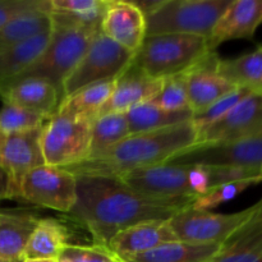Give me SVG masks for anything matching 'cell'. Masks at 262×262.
<instances>
[{"label":"cell","instance_id":"33","mask_svg":"<svg viewBox=\"0 0 262 262\" xmlns=\"http://www.w3.org/2000/svg\"><path fill=\"white\" fill-rule=\"evenodd\" d=\"M250 92L247 90L243 89H235L234 91L229 92L228 95L223 96L222 99H219L217 101H215L211 106L207 107L205 112H202L201 114L193 115V123L196 125L197 130H201L204 128L209 127L212 123L217 122L219 119H222L227 113H229L241 100Z\"/></svg>","mask_w":262,"mask_h":262},{"label":"cell","instance_id":"31","mask_svg":"<svg viewBox=\"0 0 262 262\" xmlns=\"http://www.w3.org/2000/svg\"><path fill=\"white\" fill-rule=\"evenodd\" d=\"M261 182L262 177H257V178L242 179V181L220 184V186L209 189L206 193L194 200V202L192 204V209L201 210V211H210L214 207H217L219 205L224 204V202L235 199L238 194L245 192L246 189H248L252 186H256V184L261 183Z\"/></svg>","mask_w":262,"mask_h":262},{"label":"cell","instance_id":"32","mask_svg":"<svg viewBox=\"0 0 262 262\" xmlns=\"http://www.w3.org/2000/svg\"><path fill=\"white\" fill-rule=\"evenodd\" d=\"M150 101L170 112L189 109L187 96V72L164 78L161 90Z\"/></svg>","mask_w":262,"mask_h":262},{"label":"cell","instance_id":"15","mask_svg":"<svg viewBox=\"0 0 262 262\" xmlns=\"http://www.w3.org/2000/svg\"><path fill=\"white\" fill-rule=\"evenodd\" d=\"M101 32L136 54L146 37V17L135 2L110 0L102 18Z\"/></svg>","mask_w":262,"mask_h":262},{"label":"cell","instance_id":"24","mask_svg":"<svg viewBox=\"0 0 262 262\" xmlns=\"http://www.w3.org/2000/svg\"><path fill=\"white\" fill-rule=\"evenodd\" d=\"M69 245V230L56 219L38 220L25 250V260H56Z\"/></svg>","mask_w":262,"mask_h":262},{"label":"cell","instance_id":"3","mask_svg":"<svg viewBox=\"0 0 262 262\" xmlns=\"http://www.w3.org/2000/svg\"><path fill=\"white\" fill-rule=\"evenodd\" d=\"M262 177L258 169L160 164L119 177L133 191L161 200H196L209 189L229 182Z\"/></svg>","mask_w":262,"mask_h":262},{"label":"cell","instance_id":"22","mask_svg":"<svg viewBox=\"0 0 262 262\" xmlns=\"http://www.w3.org/2000/svg\"><path fill=\"white\" fill-rule=\"evenodd\" d=\"M216 72L235 89L262 94V43L255 50L237 58H219Z\"/></svg>","mask_w":262,"mask_h":262},{"label":"cell","instance_id":"16","mask_svg":"<svg viewBox=\"0 0 262 262\" xmlns=\"http://www.w3.org/2000/svg\"><path fill=\"white\" fill-rule=\"evenodd\" d=\"M217 60L219 56L212 51L187 72L188 107L193 115L201 114L215 101L235 90L233 84L217 74Z\"/></svg>","mask_w":262,"mask_h":262},{"label":"cell","instance_id":"6","mask_svg":"<svg viewBox=\"0 0 262 262\" xmlns=\"http://www.w3.org/2000/svg\"><path fill=\"white\" fill-rule=\"evenodd\" d=\"M100 31L53 23L51 37L40 58L15 78L36 77L51 82L63 96V84ZM14 79V78H13Z\"/></svg>","mask_w":262,"mask_h":262},{"label":"cell","instance_id":"26","mask_svg":"<svg viewBox=\"0 0 262 262\" xmlns=\"http://www.w3.org/2000/svg\"><path fill=\"white\" fill-rule=\"evenodd\" d=\"M51 31L53 28L0 51V83L22 74L40 58L50 41Z\"/></svg>","mask_w":262,"mask_h":262},{"label":"cell","instance_id":"18","mask_svg":"<svg viewBox=\"0 0 262 262\" xmlns=\"http://www.w3.org/2000/svg\"><path fill=\"white\" fill-rule=\"evenodd\" d=\"M177 238L168 220L146 222L122 230L105 247L120 261L154 250L164 243L176 242Z\"/></svg>","mask_w":262,"mask_h":262},{"label":"cell","instance_id":"20","mask_svg":"<svg viewBox=\"0 0 262 262\" xmlns=\"http://www.w3.org/2000/svg\"><path fill=\"white\" fill-rule=\"evenodd\" d=\"M30 210H0V260H25V250L40 217Z\"/></svg>","mask_w":262,"mask_h":262},{"label":"cell","instance_id":"39","mask_svg":"<svg viewBox=\"0 0 262 262\" xmlns=\"http://www.w3.org/2000/svg\"><path fill=\"white\" fill-rule=\"evenodd\" d=\"M257 207H258V210H260V211H262V199L257 202Z\"/></svg>","mask_w":262,"mask_h":262},{"label":"cell","instance_id":"30","mask_svg":"<svg viewBox=\"0 0 262 262\" xmlns=\"http://www.w3.org/2000/svg\"><path fill=\"white\" fill-rule=\"evenodd\" d=\"M50 118L15 105L4 104L0 109V132L19 133L43 127Z\"/></svg>","mask_w":262,"mask_h":262},{"label":"cell","instance_id":"27","mask_svg":"<svg viewBox=\"0 0 262 262\" xmlns=\"http://www.w3.org/2000/svg\"><path fill=\"white\" fill-rule=\"evenodd\" d=\"M114 87L115 79L83 87L61 100L56 112L92 122L112 96Z\"/></svg>","mask_w":262,"mask_h":262},{"label":"cell","instance_id":"29","mask_svg":"<svg viewBox=\"0 0 262 262\" xmlns=\"http://www.w3.org/2000/svg\"><path fill=\"white\" fill-rule=\"evenodd\" d=\"M130 136L124 113H107L99 115L91 122L90 158L102 155ZM87 159V160H89Z\"/></svg>","mask_w":262,"mask_h":262},{"label":"cell","instance_id":"11","mask_svg":"<svg viewBox=\"0 0 262 262\" xmlns=\"http://www.w3.org/2000/svg\"><path fill=\"white\" fill-rule=\"evenodd\" d=\"M178 165L258 169L262 165V136L223 143L197 145L168 161Z\"/></svg>","mask_w":262,"mask_h":262},{"label":"cell","instance_id":"13","mask_svg":"<svg viewBox=\"0 0 262 262\" xmlns=\"http://www.w3.org/2000/svg\"><path fill=\"white\" fill-rule=\"evenodd\" d=\"M256 136H262V94L250 92L222 119L200 130L197 145L232 142Z\"/></svg>","mask_w":262,"mask_h":262},{"label":"cell","instance_id":"5","mask_svg":"<svg viewBox=\"0 0 262 262\" xmlns=\"http://www.w3.org/2000/svg\"><path fill=\"white\" fill-rule=\"evenodd\" d=\"M212 53L206 37L183 33L147 35L132 64L156 79L188 72Z\"/></svg>","mask_w":262,"mask_h":262},{"label":"cell","instance_id":"9","mask_svg":"<svg viewBox=\"0 0 262 262\" xmlns=\"http://www.w3.org/2000/svg\"><path fill=\"white\" fill-rule=\"evenodd\" d=\"M10 199L69 214L77 200V178L64 168L37 166L22 177Z\"/></svg>","mask_w":262,"mask_h":262},{"label":"cell","instance_id":"34","mask_svg":"<svg viewBox=\"0 0 262 262\" xmlns=\"http://www.w3.org/2000/svg\"><path fill=\"white\" fill-rule=\"evenodd\" d=\"M58 262H123L106 247L99 245H67L60 252Z\"/></svg>","mask_w":262,"mask_h":262},{"label":"cell","instance_id":"28","mask_svg":"<svg viewBox=\"0 0 262 262\" xmlns=\"http://www.w3.org/2000/svg\"><path fill=\"white\" fill-rule=\"evenodd\" d=\"M222 245H192L176 241L123 262H209L219 252Z\"/></svg>","mask_w":262,"mask_h":262},{"label":"cell","instance_id":"10","mask_svg":"<svg viewBox=\"0 0 262 262\" xmlns=\"http://www.w3.org/2000/svg\"><path fill=\"white\" fill-rule=\"evenodd\" d=\"M255 209L256 206L253 205L234 214H215L211 211L194 210L191 205L181 210L168 222L179 242L222 245L250 219Z\"/></svg>","mask_w":262,"mask_h":262},{"label":"cell","instance_id":"36","mask_svg":"<svg viewBox=\"0 0 262 262\" xmlns=\"http://www.w3.org/2000/svg\"><path fill=\"white\" fill-rule=\"evenodd\" d=\"M41 0H0V28L15 15L37 7Z\"/></svg>","mask_w":262,"mask_h":262},{"label":"cell","instance_id":"35","mask_svg":"<svg viewBox=\"0 0 262 262\" xmlns=\"http://www.w3.org/2000/svg\"><path fill=\"white\" fill-rule=\"evenodd\" d=\"M105 0H50L49 13L77 14L94 10L101 7Z\"/></svg>","mask_w":262,"mask_h":262},{"label":"cell","instance_id":"2","mask_svg":"<svg viewBox=\"0 0 262 262\" xmlns=\"http://www.w3.org/2000/svg\"><path fill=\"white\" fill-rule=\"evenodd\" d=\"M199 130L193 120L154 132L130 135L97 158L66 168L76 177H119L138 169L168 163L197 145Z\"/></svg>","mask_w":262,"mask_h":262},{"label":"cell","instance_id":"23","mask_svg":"<svg viewBox=\"0 0 262 262\" xmlns=\"http://www.w3.org/2000/svg\"><path fill=\"white\" fill-rule=\"evenodd\" d=\"M53 28L49 13V0H41L37 7L15 15L0 28V51L48 32Z\"/></svg>","mask_w":262,"mask_h":262},{"label":"cell","instance_id":"21","mask_svg":"<svg viewBox=\"0 0 262 262\" xmlns=\"http://www.w3.org/2000/svg\"><path fill=\"white\" fill-rule=\"evenodd\" d=\"M255 212L222 245L209 262H262V211Z\"/></svg>","mask_w":262,"mask_h":262},{"label":"cell","instance_id":"4","mask_svg":"<svg viewBox=\"0 0 262 262\" xmlns=\"http://www.w3.org/2000/svg\"><path fill=\"white\" fill-rule=\"evenodd\" d=\"M232 0L135 2L146 17V36L183 33L209 38Z\"/></svg>","mask_w":262,"mask_h":262},{"label":"cell","instance_id":"40","mask_svg":"<svg viewBox=\"0 0 262 262\" xmlns=\"http://www.w3.org/2000/svg\"><path fill=\"white\" fill-rule=\"evenodd\" d=\"M0 262H23V260H19V261H4V260H0Z\"/></svg>","mask_w":262,"mask_h":262},{"label":"cell","instance_id":"17","mask_svg":"<svg viewBox=\"0 0 262 262\" xmlns=\"http://www.w3.org/2000/svg\"><path fill=\"white\" fill-rule=\"evenodd\" d=\"M262 25V0H232L209 36L212 51L223 42L252 40Z\"/></svg>","mask_w":262,"mask_h":262},{"label":"cell","instance_id":"12","mask_svg":"<svg viewBox=\"0 0 262 262\" xmlns=\"http://www.w3.org/2000/svg\"><path fill=\"white\" fill-rule=\"evenodd\" d=\"M43 127L19 133L0 132V170L7 178L5 197L8 199L26 173L45 165L41 150Z\"/></svg>","mask_w":262,"mask_h":262},{"label":"cell","instance_id":"1","mask_svg":"<svg viewBox=\"0 0 262 262\" xmlns=\"http://www.w3.org/2000/svg\"><path fill=\"white\" fill-rule=\"evenodd\" d=\"M77 200L69 217L91 234L94 245L106 246L122 230L146 222L169 220L194 200H161L143 196L119 178L79 176Z\"/></svg>","mask_w":262,"mask_h":262},{"label":"cell","instance_id":"38","mask_svg":"<svg viewBox=\"0 0 262 262\" xmlns=\"http://www.w3.org/2000/svg\"><path fill=\"white\" fill-rule=\"evenodd\" d=\"M23 262H58L56 260H23Z\"/></svg>","mask_w":262,"mask_h":262},{"label":"cell","instance_id":"14","mask_svg":"<svg viewBox=\"0 0 262 262\" xmlns=\"http://www.w3.org/2000/svg\"><path fill=\"white\" fill-rule=\"evenodd\" d=\"M0 100L50 118L58 110L61 94L46 79L25 77L0 83Z\"/></svg>","mask_w":262,"mask_h":262},{"label":"cell","instance_id":"7","mask_svg":"<svg viewBox=\"0 0 262 262\" xmlns=\"http://www.w3.org/2000/svg\"><path fill=\"white\" fill-rule=\"evenodd\" d=\"M91 122L55 112L48 120L41 136L45 165L69 168L90 158Z\"/></svg>","mask_w":262,"mask_h":262},{"label":"cell","instance_id":"41","mask_svg":"<svg viewBox=\"0 0 262 262\" xmlns=\"http://www.w3.org/2000/svg\"><path fill=\"white\" fill-rule=\"evenodd\" d=\"M260 173H261V176H262V165H261V168H260Z\"/></svg>","mask_w":262,"mask_h":262},{"label":"cell","instance_id":"37","mask_svg":"<svg viewBox=\"0 0 262 262\" xmlns=\"http://www.w3.org/2000/svg\"><path fill=\"white\" fill-rule=\"evenodd\" d=\"M2 199H5V184H3L0 179V200Z\"/></svg>","mask_w":262,"mask_h":262},{"label":"cell","instance_id":"19","mask_svg":"<svg viewBox=\"0 0 262 262\" xmlns=\"http://www.w3.org/2000/svg\"><path fill=\"white\" fill-rule=\"evenodd\" d=\"M163 81L164 79L152 78L130 63V66L115 79L114 91L100 110L99 115L125 113L136 105L150 101L161 90Z\"/></svg>","mask_w":262,"mask_h":262},{"label":"cell","instance_id":"25","mask_svg":"<svg viewBox=\"0 0 262 262\" xmlns=\"http://www.w3.org/2000/svg\"><path fill=\"white\" fill-rule=\"evenodd\" d=\"M124 114L130 135L154 132L193 119V113L189 109L170 112L158 106L152 101L136 105L127 110Z\"/></svg>","mask_w":262,"mask_h":262},{"label":"cell","instance_id":"8","mask_svg":"<svg viewBox=\"0 0 262 262\" xmlns=\"http://www.w3.org/2000/svg\"><path fill=\"white\" fill-rule=\"evenodd\" d=\"M135 54L125 50L100 31L63 84L61 100L99 82L117 79L130 66Z\"/></svg>","mask_w":262,"mask_h":262}]
</instances>
